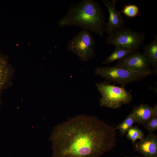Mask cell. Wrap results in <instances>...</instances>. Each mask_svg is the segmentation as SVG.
Instances as JSON below:
<instances>
[{
    "label": "cell",
    "mask_w": 157,
    "mask_h": 157,
    "mask_svg": "<svg viewBox=\"0 0 157 157\" xmlns=\"http://www.w3.org/2000/svg\"><path fill=\"white\" fill-rule=\"evenodd\" d=\"M125 157H142V156H133V157H129V156H125Z\"/></svg>",
    "instance_id": "ac0fdd59"
},
{
    "label": "cell",
    "mask_w": 157,
    "mask_h": 157,
    "mask_svg": "<svg viewBox=\"0 0 157 157\" xmlns=\"http://www.w3.org/2000/svg\"><path fill=\"white\" fill-rule=\"evenodd\" d=\"M60 26H74L100 37L105 34L106 22L102 9L98 2L83 0L69 7L67 12L58 22Z\"/></svg>",
    "instance_id": "7a4b0ae2"
},
{
    "label": "cell",
    "mask_w": 157,
    "mask_h": 157,
    "mask_svg": "<svg viewBox=\"0 0 157 157\" xmlns=\"http://www.w3.org/2000/svg\"><path fill=\"white\" fill-rule=\"evenodd\" d=\"M115 65L133 72L149 75L157 74V70L150 69V64L144 54L136 50L118 60Z\"/></svg>",
    "instance_id": "52a82bcc"
},
{
    "label": "cell",
    "mask_w": 157,
    "mask_h": 157,
    "mask_svg": "<svg viewBox=\"0 0 157 157\" xmlns=\"http://www.w3.org/2000/svg\"><path fill=\"white\" fill-rule=\"evenodd\" d=\"M135 123L134 117L131 113L129 114L122 122L115 128V130H118L121 134L124 135Z\"/></svg>",
    "instance_id": "4fadbf2b"
},
{
    "label": "cell",
    "mask_w": 157,
    "mask_h": 157,
    "mask_svg": "<svg viewBox=\"0 0 157 157\" xmlns=\"http://www.w3.org/2000/svg\"><path fill=\"white\" fill-rule=\"evenodd\" d=\"M96 86L101 95L99 100L101 106L117 109L124 104H129L132 99L131 94L124 86L111 84L106 80L96 83Z\"/></svg>",
    "instance_id": "3957f363"
},
{
    "label": "cell",
    "mask_w": 157,
    "mask_h": 157,
    "mask_svg": "<svg viewBox=\"0 0 157 157\" xmlns=\"http://www.w3.org/2000/svg\"><path fill=\"white\" fill-rule=\"evenodd\" d=\"M145 39L144 33L124 26L109 34L106 38V42L109 45L121 46L135 51L142 45Z\"/></svg>",
    "instance_id": "8992f818"
},
{
    "label": "cell",
    "mask_w": 157,
    "mask_h": 157,
    "mask_svg": "<svg viewBox=\"0 0 157 157\" xmlns=\"http://www.w3.org/2000/svg\"><path fill=\"white\" fill-rule=\"evenodd\" d=\"M114 51L103 61V64L108 65L117 60H119L134 51L119 46H116Z\"/></svg>",
    "instance_id": "7c38bea8"
},
{
    "label": "cell",
    "mask_w": 157,
    "mask_h": 157,
    "mask_svg": "<svg viewBox=\"0 0 157 157\" xmlns=\"http://www.w3.org/2000/svg\"><path fill=\"white\" fill-rule=\"evenodd\" d=\"M95 46L94 38L91 33L83 29L69 41L67 48L68 51L76 55L81 60L87 62L95 57Z\"/></svg>",
    "instance_id": "5b68a950"
},
{
    "label": "cell",
    "mask_w": 157,
    "mask_h": 157,
    "mask_svg": "<svg viewBox=\"0 0 157 157\" xmlns=\"http://www.w3.org/2000/svg\"><path fill=\"white\" fill-rule=\"evenodd\" d=\"M118 0H102L103 3L107 7L109 13L108 21L106 22L105 33L108 35L115 30L124 26L125 21L120 12L115 7Z\"/></svg>",
    "instance_id": "ba28073f"
},
{
    "label": "cell",
    "mask_w": 157,
    "mask_h": 157,
    "mask_svg": "<svg viewBox=\"0 0 157 157\" xmlns=\"http://www.w3.org/2000/svg\"><path fill=\"white\" fill-rule=\"evenodd\" d=\"M145 128L150 133L157 129V116H154L144 124Z\"/></svg>",
    "instance_id": "e0dca14e"
},
{
    "label": "cell",
    "mask_w": 157,
    "mask_h": 157,
    "mask_svg": "<svg viewBox=\"0 0 157 157\" xmlns=\"http://www.w3.org/2000/svg\"><path fill=\"white\" fill-rule=\"evenodd\" d=\"M133 113L135 123L145 124L154 116H157V105L151 107L147 104H143L135 107Z\"/></svg>",
    "instance_id": "30bf717a"
},
{
    "label": "cell",
    "mask_w": 157,
    "mask_h": 157,
    "mask_svg": "<svg viewBox=\"0 0 157 157\" xmlns=\"http://www.w3.org/2000/svg\"><path fill=\"white\" fill-rule=\"evenodd\" d=\"M134 144L135 150L145 157H157V138L155 134L151 133Z\"/></svg>",
    "instance_id": "9c48e42d"
},
{
    "label": "cell",
    "mask_w": 157,
    "mask_h": 157,
    "mask_svg": "<svg viewBox=\"0 0 157 157\" xmlns=\"http://www.w3.org/2000/svg\"><path fill=\"white\" fill-rule=\"evenodd\" d=\"M139 11V9L137 6L130 4L124 6L122 13L127 17L133 18L138 15Z\"/></svg>",
    "instance_id": "2e32d148"
},
{
    "label": "cell",
    "mask_w": 157,
    "mask_h": 157,
    "mask_svg": "<svg viewBox=\"0 0 157 157\" xmlns=\"http://www.w3.org/2000/svg\"><path fill=\"white\" fill-rule=\"evenodd\" d=\"M143 53L147 57L150 65L157 70V35L150 43L144 45Z\"/></svg>",
    "instance_id": "8fae6325"
},
{
    "label": "cell",
    "mask_w": 157,
    "mask_h": 157,
    "mask_svg": "<svg viewBox=\"0 0 157 157\" xmlns=\"http://www.w3.org/2000/svg\"><path fill=\"white\" fill-rule=\"evenodd\" d=\"M95 74L110 83L119 84L122 86L132 82L142 81L149 75L133 72L115 65L98 67L95 69Z\"/></svg>",
    "instance_id": "277c9868"
},
{
    "label": "cell",
    "mask_w": 157,
    "mask_h": 157,
    "mask_svg": "<svg viewBox=\"0 0 157 157\" xmlns=\"http://www.w3.org/2000/svg\"><path fill=\"white\" fill-rule=\"evenodd\" d=\"M126 133L127 138L131 140L132 143L134 144L137 140H141L144 138L143 131L136 126H132Z\"/></svg>",
    "instance_id": "9a60e30c"
},
{
    "label": "cell",
    "mask_w": 157,
    "mask_h": 157,
    "mask_svg": "<svg viewBox=\"0 0 157 157\" xmlns=\"http://www.w3.org/2000/svg\"><path fill=\"white\" fill-rule=\"evenodd\" d=\"M115 129L97 117L78 115L56 126L51 157H101L116 144Z\"/></svg>",
    "instance_id": "6da1fadb"
},
{
    "label": "cell",
    "mask_w": 157,
    "mask_h": 157,
    "mask_svg": "<svg viewBox=\"0 0 157 157\" xmlns=\"http://www.w3.org/2000/svg\"><path fill=\"white\" fill-rule=\"evenodd\" d=\"M8 74L6 63L0 55V94L7 81Z\"/></svg>",
    "instance_id": "5bb4252c"
}]
</instances>
